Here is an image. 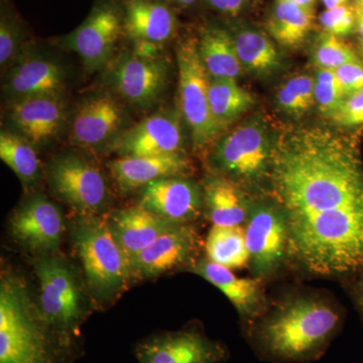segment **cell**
Wrapping results in <instances>:
<instances>
[{"label": "cell", "instance_id": "obj_7", "mask_svg": "<svg viewBox=\"0 0 363 363\" xmlns=\"http://www.w3.org/2000/svg\"><path fill=\"white\" fill-rule=\"evenodd\" d=\"M250 253L248 266L255 279L271 278L289 257V230L285 214L276 201L250 202L245 224Z\"/></svg>", "mask_w": 363, "mask_h": 363}, {"label": "cell", "instance_id": "obj_2", "mask_svg": "<svg viewBox=\"0 0 363 363\" xmlns=\"http://www.w3.org/2000/svg\"><path fill=\"white\" fill-rule=\"evenodd\" d=\"M33 309L25 284L2 276L0 284V363H59L68 350Z\"/></svg>", "mask_w": 363, "mask_h": 363}, {"label": "cell", "instance_id": "obj_43", "mask_svg": "<svg viewBox=\"0 0 363 363\" xmlns=\"http://www.w3.org/2000/svg\"><path fill=\"white\" fill-rule=\"evenodd\" d=\"M357 4H360V6H363V0H358Z\"/></svg>", "mask_w": 363, "mask_h": 363}, {"label": "cell", "instance_id": "obj_1", "mask_svg": "<svg viewBox=\"0 0 363 363\" xmlns=\"http://www.w3.org/2000/svg\"><path fill=\"white\" fill-rule=\"evenodd\" d=\"M341 325V313L330 302L315 296H298L253 324L248 336L262 359L310 362L322 357Z\"/></svg>", "mask_w": 363, "mask_h": 363}, {"label": "cell", "instance_id": "obj_11", "mask_svg": "<svg viewBox=\"0 0 363 363\" xmlns=\"http://www.w3.org/2000/svg\"><path fill=\"white\" fill-rule=\"evenodd\" d=\"M123 21L113 7L96 6L70 35L63 38L64 47L76 52L88 72L102 70L111 61Z\"/></svg>", "mask_w": 363, "mask_h": 363}, {"label": "cell", "instance_id": "obj_29", "mask_svg": "<svg viewBox=\"0 0 363 363\" xmlns=\"http://www.w3.org/2000/svg\"><path fill=\"white\" fill-rule=\"evenodd\" d=\"M35 145L13 131L0 133V157L25 186L39 180L40 162Z\"/></svg>", "mask_w": 363, "mask_h": 363}, {"label": "cell", "instance_id": "obj_18", "mask_svg": "<svg viewBox=\"0 0 363 363\" xmlns=\"http://www.w3.org/2000/svg\"><path fill=\"white\" fill-rule=\"evenodd\" d=\"M65 73L54 60L42 56L20 57L7 75L6 94L13 101L37 96H61Z\"/></svg>", "mask_w": 363, "mask_h": 363}, {"label": "cell", "instance_id": "obj_44", "mask_svg": "<svg viewBox=\"0 0 363 363\" xmlns=\"http://www.w3.org/2000/svg\"><path fill=\"white\" fill-rule=\"evenodd\" d=\"M362 52H363V43H362Z\"/></svg>", "mask_w": 363, "mask_h": 363}, {"label": "cell", "instance_id": "obj_39", "mask_svg": "<svg viewBox=\"0 0 363 363\" xmlns=\"http://www.w3.org/2000/svg\"><path fill=\"white\" fill-rule=\"evenodd\" d=\"M321 1L324 4L325 9H336V7L350 4V0H321Z\"/></svg>", "mask_w": 363, "mask_h": 363}, {"label": "cell", "instance_id": "obj_8", "mask_svg": "<svg viewBox=\"0 0 363 363\" xmlns=\"http://www.w3.org/2000/svg\"><path fill=\"white\" fill-rule=\"evenodd\" d=\"M48 176L55 194L85 216L101 213L108 203L104 174L82 157L60 155L50 164Z\"/></svg>", "mask_w": 363, "mask_h": 363}, {"label": "cell", "instance_id": "obj_42", "mask_svg": "<svg viewBox=\"0 0 363 363\" xmlns=\"http://www.w3.org/2000/svg\"><path fill=\"white\" fill-rule=\"evenodd\" d=\"M173 2H176V4H180V6H189L194 4L197 0H172Z\"/></svg>", "mask_w": 363, "mask_h": 363}, {"label": "cell", "instance_id": "obj_27", "mask_svg": "<svg viewBox=\"0 0 363 363\" xmlns=\"http://www.w3.org/2000/svg\"><path fill=\"white\" fill-rule=\"evenodd\" d=\"M314 23V9L277 0L267 28L272 37L286 47L304 42Z\"/></svg>", "mask_w": 363, "mask_h": 363}, {"label": "cell", "instance_id": "obj_21", "mask_svg": "<svg viewBox=\"0 0 363 363\" xmlns=\"http://www.w3.org/2000/svg\"><path fill=\"white\" fill-rule=\"evenodd\" d=\"M108 168L118 188L130 192L160 179L183 175L189 169V162L184 154L119 157L109 162Z\"/></svg>", "mask_w": 363, "mask_h": 363}, {"label": "cell", "instance_id": "obj_40", "mask_svg": "<svg viewBox=\"0 0 363 363\" xmlns=\"http://www.w3.org/2000/svg\"><path fill=\"white\" fill-rule=\"evenodd\" d=\"M357 302L363 315V277L357 286Z\"/></svg>", "mask_w": 363, "mask_h": 363}, {"label": "cell", "instance_id": "obj_6", "mask_svg": "<svg viewBox=\"0 0 363 363\" xmlns=\"http://www.w3.org/2000/svg\"><path fill=\"white\" fill-rule=\"evenodd\" d=\"M176 58L180 114L196 147H204L221 133L210 111V76L203 65L195 40L179 43Z\"/></svg>", "mask_w": 363, "mask_h": 363}, {"label": "cell", "instance_id": "obj_36", "mask_svg": "<svg viewBox=\"0 0 363 363\" xmlns=\"http://www.w3.org/2000/svg\"><path fill=\"white\" fill-rule=\"evenodd\" d=\"M335 73L347 96L363 89V64L360 60L339 67Z\"/></svg>", "mask_w": 363, "mask_h": 363}, {"label": "cell", "instance_id": "obj_5", "mask_svg": "<svg viewBox=\"0 0 363 363\" xmlns=\"http://www.w3.org/2000/svg\"><path fill=\"white\" fill-rule=\"evenodd\" d=\"M276 142L264 119L253 117L216 143L212 164L220 176L255 185L271 176Z\"/></svg>", "mask_w": 363, "mask_h": 363}, {"label": "cell", "instance_id": "obj_13", "mask_svg": "<svg viewBox=\"0 0 363 363\" xmlns=\"http://www.w3.org/2000/svg\"><path fill=\"white\" fill-rule=\"evenodd\" d=\"M14 238L28 250L48 255L58 250L65 230L61 210L43 195H33L11 219Z\"/></svg>", "mask_w": 363, "mask_h": 363}, {"label": "cell", "instance_id": "obj_9", "mask_svg": "<svg viewBox=\"0 0 363 363\" xmlns=\"http://www.w3.org/2000/svg\"><path fill=\"white\" fill-rule=\"evenodd\" d=\"M140 363H223L228 350L199 328L162 332L143 339L135 350Z\"/></svg>", "mask_w": 363, "mask_h": 363}, {"label": "cell", "instance_id": "obj_31", "mask_svg": "<svg viewBox=\"0 0 363 363\" xmlns=\"http://www.w3.org/2000/svg\"><path fill=\"white\" fill-rule=\"evenodd\" d=\"M347 97L335 71L317 69L315 76V104L325 116L333 117Z\"/></svg>", "mask_w": 363, "mask_h": 363}, {"label": "cell", "instance_id": "obj_16", "mask_svg": "<svg viewBox=\"0 0 363 363\" xmlns=\"http://www.w3.org/2000/svg\"><path fill=\"white\" fill-rule=\"evenodd\" d=\"M9 121L18 133L35 147L52 143L65 128L67 109L61 96H37L16 100Z\"/></svg>", "mask_w": 363, "mask_h": 363}, {"label": "cell", "instance_id": "obj_26", "mask_svg": "<svg viewBox=\"0 0 363 363\" xmlns=\"http://www.w3.org/2000/svg\"><path fill=\"white\" fill-rule=\"evenodd\" d=\"M209 104L212 116L222 131L252 108L255 98L235 79L210 78Z\"/></svg>", "mask_w": 363, "mask_h": 363}, {"label": "cell", "instance_id": "obj_34", "mask_svg": "<svg viewBox=\"0 0 363 363\" xmlns=\"http://www.w3.org/2000/svg\"><path fill=\"white\" fill-rule=\"evenodd\" d=\"M320 23L327 33L338 38L347 37L357 30V9L350 4L325 9Z\"/></svg>", "mask_w": 363, "mask_h": 363}, {"label": "cell", "instance_id": "obj_30", "mask_svg": "<svg viewBox=\"0 0 363 363\" xmlns=\"http://www.w3.org/2000/svg\"><path fill=\"white\" fill-rule=\"evenodd\" d=\"M277 104L281 111L292 116H302L315 104V78L297 75L279 88Z\"/></svg>", "mask_w": 363, "mask_h": 363}, {"label": "cell", "instance_id": "obj_14", "mask_svg": "<svg viewBox=\"0 0 363 363\" xmlns=\"http://www.w3.org/2000/svg\"><path fill=\"white\" fill-rule=\"evenodd\" d=\"M123 111L109 93L86 98L72 117L71 142L86 150H99L113 145L121 135Z\"/></svg>", "mask_w": 363, "mask_h": 363}, {"label": "cell", "instance_id": "obj_17", "mask_svg": "<svg viewBox=\"0 0 363 363\" xmlns=\"http://www.w3.org/2000/svg\"><path fill=\"white\" fill-rule=\"evenodd\" d=\"M197 247V234L190 224H176L136 255L130 264L131 279L157 278L187 264Z\"/></svg>", "mask_w": 363, "mask_h": 363}, {"label": "cell", "instance_id": "obj_22", "mask_svg": "<svg viewBox=\"0 0 363 363\" xmlns=\"http://www.w3.org/2000/svg\"><path fill=\"white\" fill-rule=\"evenodd\" d=\"M123 30L133 42L162 45L176 33L178 21L174 11L156 0H128Z\"/></svg>", "mask_w": 363, "mask_h": 363}, {"label": "cell", "instance_id": "obj_10", "mask_svg": "<svg viewBox=\"0 0 363 363\" xmlns=\"http://www.w3.org/2000/svg\"><path fill=\"white\" fill-rule=\"evenodd\" d=\"M114 91L128 104L140 108L152 106L162 96L169 80L164 60L124 52L114 61L108 76Z\"/></svg>", "mask_w": 363, "mask_h": 363}, {"label": "cell", "instance_id": "obj_4", "mask_svg": "<svg viewBox=\"0 0 363 363\" xmlns=\"http://www.w3.org/2000/svg\"><path fill=\"white\" fill-rule=\"evenodd\" d=\"M33 267L40 283V319L70 345L85 317L84 297L75 272L54 253L40 255Z\"/></svg>", "mask_w": 363, "mask_h": 363}, {"label": "cell", "instance_id": "obj_35", "mask_svg": "<svg viewBox=\"0 0 363 363\" xmlns=\"http://www.w3.org/2000/svg\"><path fill=\"white\" fill-rule=\"evenodd\" d=\"M332 119L348 128L363 125V89L348 95Z\"/></svg>", "mask_w": 363, "mask_h": 363}, {"label": "cell", "instance_id": "obj_23", "mask_svg": "<svg viewBox=\"0 0 363 363\" xmlns=\"http://www.w3.org/2000/svg\"><path fill=\"white\" fill-rule=\"evenodd\" d=\"M204 206L213 225L242 227L247 224L250 205L240 185L223 176L208 179L203 189Z\"/></svg>", "mask_w": 363, "mask_h": 363}, {"label": "cell", "instance_id": "obj_38", "mask_svg": "<svg viewBox=\"0 0 363 363\" xmlns=\"http://www.w3.org/2000/svg\"><path fill=\"white\" fill-rule=\"evenodd\" d=\"M355 9H357V30L363 42V6L357 4Z\"/></svg>", "mask_w": 363, "mask_h": 363}, {"label": "cell", "instance_id": "obj_12", "mask_svg": "<svg viewBox=\"0 0 363 363\" xmlns=\"http://www.w3.org/2000/svg\"><path fill=\"white\" fill-rule=\"evenodd\" d=\"M182 116L162 111L124 131L112 145L119 157H152L183 154Z\"/></svg>", "mask_w": 363, "mask_h": 363}, {"label": "cell", "instance_id": "obj_32", "mask_svg": "<svg viewBox=\"0 0 363 363\" xmlns=\"http://www.w3.org/2000/svg\"><path fill=\"white\" fill-rule=\"evenodd\" d=\"M314 60L318 68L335 71L339 67L359 59L341 38L325 33L315 47Z\"/></svg>", "mask_w": 363, "mask_h": 363}, {"label": "cell", "instance_id": "obj_41", "mask_svg": "<svg viewBox=\"0 0 363 363\" xmlns=\"http://www.w3.org/2000/svg\"><path fill=\"white\" fill-rule=\"evenodd\" d=\"M283 1L292 2V4H298L300 6L313 9L316 0H283Z\"/></svg>", "mask_w": 363, "mask_h": 363}, {"label": "cell", "instance_id": "obj_28", "mask_svg": "<svg viewBox=\"0 0 363 363\" xmlns=\"http://www.w3.org/2000/svg\"><path fill=\"white\" fill-rule=\"evenodd\" d=\"M208 259L227 267L241 269L250 262V253L242 227L213 225L206 238Z\"/></svg>", "mask_w": 363, "mask_h": 363}, {"label": "cell", "instance_id": "obj_37", "mask_svg": "<svg viewBox=\"0 0 363 363\" xmlns=\"http://www.w3.org/2000/svg\"><path fill=\"white\" fill-rule=\"evenodd\" d=\"M207 2L222 13L238 14L245 6V0H207Z\"/></svg>", "mask_w": 363, "mask_h": 363}, {"label": "cell", "instance_id": "obj_24", "mask_svg": "<svg viewBox=\"0 0 363 363\" xmlns=\"http://www.w3.org/2000/svg\"><path fill=\"white\" fill-rule=\"evenodd\" d=\"M200 58L210 78L238 79L242 74L233 35L219 28H207L198 42Z\"/></svg>", "mask_w": 363, "mask_h": 363}, {"label": "cell", "instance_id": "obj_33", "mask_svg": "<svg viewBox=\"0 0 363 363\" xmlns=\"http://www.w3.org/2000/svg\"><path fill=\"white\" fill-rule=\"evenodd\" d=\"M23 33L13 16L1 14L0 21V65L1 69L11 68L21 57Z\"/></svg>", "mask_w": 363, "mask_h": 363}, {"label": "cell", "instance_id": "obj_3", "mask_svg": "<svg viewBox=\"0 0 363 363\" xmlns=\"http://www.w3.org/2000/svg\"><path fill=\"white\" fill-rule=\"evenodd\" d=\"M74 245L88 286L100 300L116 298L130 281V264L107 219L87 216L74 229Z\"/></svg>", "mask_w": 363, "mask_h": 363}, {"label": "cell", "instance_id": "obj_20", "mask_svg": "<svg viewBox=\"0 0 363 363\" xmlns=\"http://www.w3.org/2000/svg\"><path fill=\"white\" fill-rule=\"evenodd\" d=\"M193 272L216 286L247 323L255 322L264 312V295L259 279L238 278L230 269L208 259L200 262Z\"/></svg>", "mask_w": 363, "mask_h": 363}, {"label": "cell", "instance_id": "obj_25", "mask_svg": "<svg viewBox=\"0 0 363 363\" xmlns=\"http://www.w3.org/2000/svg\"><path fill=\"white\" fill-rule=\"evenodd\" d=\"M233 37L243 70L257 76H269L283 66L281 54L264 33L243 28Z\"/></svg>", "mask_w": 363, "mask_h": 363}, {"label": "cell", "instance_id": "obj_15", "mask_svg": "<svg viewBox=\"0 0 363 363\" xmlns=\"http://www.w3.org/2000/svg\"><path fill=\"white\" fill-rule=\"evenodd\" d=\"M140 206L166 220L190 224L204 207L203 190L182 176L160 179L143 188Z\"/></svg>", "mask_w": 363, "mask_h": 363}, {"label": "cell", "instance_id": "obj_19", "mask_svg": "<svg viewBox=\"0 0 363 363\" xmlns=\"http://www.w3.org/2000/svg\"><path fill=\"white\" fill-rule=\"evenodd\" d=\"M107 221L130 264L159 236L180 224L166 220L140 204L114 212Z\"/></svg>", "mask_w": 363, "mask_h": 363}]
</instances>
